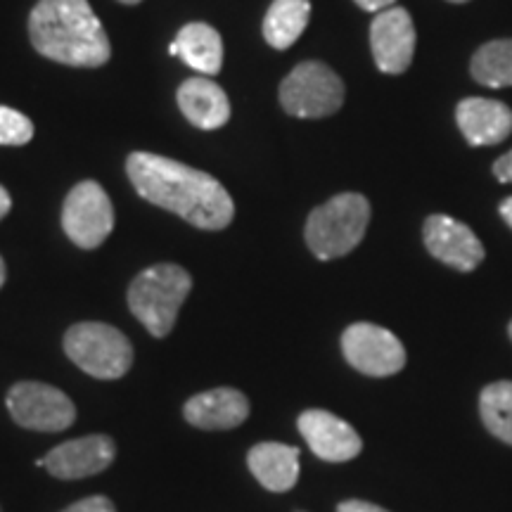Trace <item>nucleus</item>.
<instances>
[{
	"instance_id": "0eeeda50",
	"label": "nucleus",
	"mask_w": 512,
	"mask_h": 512,
	"mask_svg": "<svg viewBox=\"0 0 512 512\" xmlns=\"http://www.w3.org/2000/svg\"><path fill=\"white\" fill-rule=\"evenodd\" d=\"M62 228L76 247H100L114 228V209L107 192L95 181L74 185L64 200Z\"/></svg>"
},
{
	"instance_id": "393cba45",
	"label": "nucleus",
	"mask_w": 512,
	"mask_h": 512,
	"mask_svg": "<svg viewBox=\"0 0 512 512\" xmlns=\"http://www.w3.org/2000/svg\"><path fill=\"white\" fill-rule=\"evenodd\" d=\"M337 512H387L380 505L375 503H366V501H344L339 503Z\"/></svg>"
},
{
	"instance_id": "9d476101",
	"label": "nucleus",
	"mask_w": 512,
	"mask_h": 512,
	"mask_svg": "<svg viewBox=\"0 0 512 512\" xmlns=\"http://www.w3.org/2000/svg\"><path fill=\"white\" fill-rule=\"evenodd\" d=\"M370 48L377 69L384 74H403L415 55V27L408 10L389 8L377 12L370 24Z\"/></svg>"
},
{
	"instance_id": "473e14b6",
	"label": "nucleus",
	"mask_w": 512,
	"mask_h": 512,
	"mask_svg": "<svg viewBox=\"0 0 512 512\" xmlns=\"http://www.w3.org/2000/svg\"><path fill=\"white\" fill-rule=\"evenodd\" d=\"M508 332H510V339H512V320H510V328H508Z\"/></svg>"
},
{
	"instance_id": "f8f14e48",
	"label": "nucleus",
	"mask_w": 512,
	"mask_h": 512,
	"mask_svg": "<svg viewBox=\"0 0 512 512\" xmlns=\"http://www.w3.org/2000/svg\"><path fill=\"white\" fill-rule=\"evenodd\" d=\"M117 446L107 434L64 441L46 453V470L57 479H83L105 472L114 463Z\"/></svg>"
},
{
	"instance_id": "7ed1b4c3",
	"label": "nucleus",
	"mask_w": 512,
	"mask_h": 512,
	"mask_svg": "<svg viewBox=\"0 0 512 512\" xmlns=\"http://www.w3.org/2000/svg\"><path fill=\"white\" fill-rule=\"evenodd\" d=\"M192 290V278L176 264L145 268L128 287V306L133 316L150 330V335L166 337L174 330L178 311Z\"/></svg>"
},
{
	"instance_id": "c756f323",
	"label": "nucleus",
	"mask_w": 512,
	"mask_h": 512,
	"mask_svg": "<svg viewBox=\"0 0 512 512\" xmlns=\"http://www.w3.org/2000/svg\"><path fill=\"white\" fill-rule=\"evenodd\" d=\"M169 53H171V55H178V43H176V41L169 46Z\"/></svg>"
},
{
	"instance_id": "4468645a",
	"label": "nucleus",
	"mask_w": 512,
	"mask_h": 512,
	"mask_svg": "<svg viewBox=\"0 0 512 512\" xmlns=\"http://www.w3.org/2000/svg\"><path fill=\"white\" fill-rule=\"evenodd\" d=\"M456 119L465 140L475 147L498 145L512 133V110L489 98H467L458 102Z\"/></svg>"
},
{
	"instance_id": "aec40b11",
	"label": "nucleus",
	"mask_w": 512,
	"mask_h": 512,
	"mask_svg": "<svg viewBox=\"0 0 512 512\" xmlns=\"http://www.w3.org/2000/svg\"><path fill=\"white\" fill-rule=\"evenodd\" d=\"M470 72L482 86H512V38L484 43L475 53V57H472Z\"/></svg>"
},
{
	"instance_id": "f257e3e1",
	"label": "nucleus",
	"mask_w": 512,
	"mask_h": 512,
	"mask_svg": "<svg viewBox=\"0 0 512 512\" xmlns=\"http://www.w3.org/2000/svg\"><path fill=\"white\" fill-rule=\"evenodd\" d=\"M126 171L143 200L174 211L190 226L223 230L233 221V197L214 176L200 169L152 152H133L126 162Z\"/></svg>"
},
{
	"instance_id": "cd10ccee",
	"label": "nucleus",
	"mask_w": 512,
	"mask_h": 512,
	"mask_svg": "<svg viewBox=\"0 0 512 512\" xmlns=\"http://www.w3.org/2000/svg\"><path fill=\"white\" fill-rule=\"evenodd\" d=\"M498 211H501L503 221L508 223V226L512 228V197H508V200H503L501 207H498Z\"/></svg>"
},
{
	"instance_id": "c85d7f7f",
	"label": "nucleus",
	"mask_w": 512,
	"mask_h": 512,
	"mask_svg": "<svg viewBox=\"0 0 512 512\" xmlns=\"http://www.w3.org/2000/svg\"><path fill=\"white\" fill-rule=\"evenodd\" d=\"M5 283V264H3V256H0V287Z\"/></svg>"
},
{
	"instance_id": "ddd939ff",
	"label": "nucleus",
	"mask_w": 512,
	"mask_h": 512,
	"mask_svg": "<svg viewBox=\"0 0 512 512\" xmlns=\"http://www.w3.org/2000/svg\"><path fill=\"white\" fill-rule=\"evenodd\" d=\"M299 432L320 460L347 463L361 453L363 441L349 422L328 411H304L299 415Z\"/></svg>"
},
{
	"instance_id": "1a4fd4ad",
	"label": "nucleus",
	"mask_w": 512,
	"mask_h": 512,
	"mask_svg": "<svg viewBox=\"0 0 512 512\" xmlns=\"http://www.w3.org/2000/svg\"><path fill=\"white\" fill-rule=\"evenodd\" d=\"M342 351L351 368L370 377L396 375L406 366L401 339L375 323L349 325L342 335Z\"/></svg>"
},
{
	"instance_id": "6e6552de",
	"label": "nucleus",
	"mask_w": 512,
	"mask_h": 512,
	"mask_svg": "<svg viewBox=\"0 0 512 512\" xmlns=\"http://www.w3.org/2000/svg\"><path fill=\"white\" fill-rule=\"evenodd\" d=\"M8 411L19 427L34 432H62L76 420L72 399L43 382H17L8 392Z\"/></svg>"
},
{
	"instance_id": "72a5a7b5",
	"label": "nucleus",
	"mask_w": 512,
	"mask_h": 512,
	"mask_svg": "<svg viewBox=\"0 0 512 512\" xmlns=\"http://www.w3.org/2000/svg\"><path fill=\"white\" fill-rule=\"evenodd\" d=\"M0 512H3V510H0Z\"/></svg>"
},
{
	"instance_id": "dca6fc26",
	"label": "nucleus",
	"mask_w": 512,
	"mask_h": 512,
	"mask_svg": "<svg viewBox=\"0 0 512 512\" xmlns=\"http://www.w3.org/2000/svg\"><path fill=\"white\" fill-rule=\"evenodd\" d=\"M178 107L192 126L202 131H216L230 119V102L221 86L204 76H192L178 88Z\"/></svg>"
},
{
	"instance_id": "f03ea898",
	"label": "nucleus",
	"mask_w": 512,
	"mask_h": 512,
	"mask_svg": "<svg viewBox=\"0 0 512 512\" xmlns=\"http://www.w3.org/2000/svg\"><path fill=\"white\" fill-rule=\"evenodd\" d=\"M29 34L38 53L69 67H102L112 55L110 38L88 0H38Z\"/></svg>"
},
{
	"instance_id": "6ab92c4d",
	"label": "nucleus",
	"mask_w": 512,
	"mask_h": 512,
	"mask_svg": "<svg viewBox=\"0 0 512 512\" xmlns=\"http://www.w3.org/2000/svg\"><path fill=\"white\" fill-rule=\"evenodd\" d=\"M311 17L309 0H273L264 19V38L275 50H287L304 34Z\"/></svg>"
},
{
	"instance_id": "412c9836",
	"label": "nucleus",
	"mask_w": 512,
	"mask_h": 512,
	"mask_svg": "<svg viewBox=\"0 0 512 512\" xmlns=\"http://www.w3.org/2000/svg\"><path fill=\"white\" fill-rule=\"evenodd\" d=\"M479 415L494 437L512 446V382L501 380L484 387L479 396Z\"/></svg>"
},
{
	"instance_id": "9b49d317",
	"label": "nucleus",
	"mask_w": 512,
	"mask_h": 512,
	"mask_svg": "<svg viewBox=\"0 0 512 512\" xmlns=\"http://www.w3.org/2000/svg\"><path fill=\"white\" fill-rule=\"evenodd\" d=\"M422 238H425V247L434 259L441 264L456 268V271H475V268L484 261V245L467 228L451 216L434 214L425 221L422 228Z\"/></svg>"
},
{
	"instance_id": "bb28decb",
	"label": "nucleus",
	"mask_w": 512,
	"mask_h": 512,
	"mask_svg": "<svg viewBox=\"0 0 512 512\" xmlns=\"http://www.w3.org/2000/svg\"><path fill=\"white\" fill-rule=\"evenodd\" d=\"M10 209H12V200H10L8 190H5L3 185H0V219H3V216L8 214Z\"/></svg>"
},
{
	"instance_id": "423d86ee",
	"label": "nucleus",
	"mask_w": 512,
	"mask_h": 512,
	"mask_svg": "<svg viewBox=\"0 0 512 512\" xmlns=\"http://www.w3.org/2000/svg\"><path fill=\"white\" fill-rule=\"evenodd\" d=\"M344 102V83L323 62H302L280 86V105L299 119H323Z\"/></svg>"
},
{
	"instance_id": "a878e982",
	"label": "nucleus",
	"mask_w": 512,
	"mask_h": 512,
	"mask_svg": "<svg viewBox=\"0 0 512 512\" xmlns=\"http://www.w3.org/2000/svg\"><path fill=\"white\" fill-rule=\"evenodd\" d=\"M354 3L358 5V8H363L366 12H384L389 8H394L396 0H354Z\"/></svg>"
},
{
	"instance_id": "2f4dec72",
	"label": "nucleus",
	"mask_w": 512,
	"mask_h": 512,
	"mask_svg": "<svg viewBox=\"0 0 512 512\" xmlns=\"http://www.w3.org/2000/svg\"><path fill=\"white\" fill-rule=\"evenodd\" d=\"M451 3H467V0H451Z\"/></svg>"
},
{
	"instance_id": "a211bd4d",
	"label": "nucleus",
	"mask_w": 512,
	"mask_h": 512,
	"mask_svg": "<svg viewBox=\"0 0 512 512\" xmlns=\"http://www.w3.org/2000/svg\"><path fill=\"white\" fill-rule=\"evenodd\" d=\"M178 55L188 67L200 74H219L223 67V41L214 27L192 22L178 31Z\"/></svg>"
},
{
	"instance_id": "7c9ffc66",
	"label": "nucleus",
	"mask_w": 512,
	"mask_h": 512,
	"mask_svg": "<svg viewBox=\"0 0 512 512\" xmlns=\"http://www.w3.org/2000/svg\"><path fill=\"white\" fill-rule=\"evenodd\" d=\"M119 3H126V5H136L140 0H119Z\"/></svg>"
},
{
	"instance_id": "20e7f679",
	"label": "nucleus",
	"mask_w": 512,
	"mask_h": 512,
	"mask_svg": "<svg viewBox=\"0 0 512 512\" xmlns=\"http://www.w3.org/2000/svg\"><path fill=\"white\" fill-rule=\"evenodd\" d=\"M370 223V202L358 192H342L311 211L306 245L320 261L339 259L361 245Z\"/></svg>"
},
{
	"instance_id": "b1692460",
	"label": "nucleus",
	"mask_w": 512,
	"mask_h": 512,
	"mask_svg": "<svg viewBox=\"0 0 512 512\" xmlns=\"http://www.w3.org/2000/svg\"><path fill=\"white\" fill-rule=\"evenodd\" d=\"M494 176L501 183H512V150L508 152V155L496 159V162H494Z\"/></svg>"
},
{
	"instance_id": "4be33fe9",
	"label": "nucleus",
	"mask_w": 512,
	"mask_h": 512,
	"mask_svg": "<svg viewBox=\"0 0 512 512\" xmlns=\"http://www.w3.org/2000/svg\"><path fill=\"white\" fill-rule=\"evenodd\" d=\"M34 138V124L22 112L0 105V145H27Z\"/></svg>"
},
{
	"instance_id": "f3484780",
	"label": "nucleus",
	"mask_w": 512,
	"mask_h": 512,
	"mask_svg": "<svg viewBox=\"0 0 512 512\" xmlns=\"http://www.w3.org/2000/svg\"><path fill=\"white\" fill-rule=\"evenodd\" d=\"M247 465L264 489L285 494L299 479V448L278 444V441H264L249 451Z\"/></svg>"
},
{
	"instance_id": "39448f33",
	"label": "nucleus",
	"mask_w": 512,
	"mask_h": 512,
	"mask_svg": "<svg viewBox=\"0 0 512 512\" xmlns=\"http://www.w3.org/2000/svg\"><path fill=\"white\" fill-rule=\"evenodd\" d=\"M64 351L83 373L98 380H119L133 363L131 342L107 323H76L64 335Z\"/></svg>"
},
{
	"instance_id": "2eb2a0df",
	"label": "nucleus",
	"mask_w": 512,
	"mask_h": 512,
	"mask_svg": "<svg viewBox=\"0 0 512 512\" xmlns=\"http://www.w3.org/2000/svg\"><path fill=\"white\" fill-rule=\"evenodd\" d=\"M185 420L200 430H233L240 427L249 415L247 396L238 389L219 387L197 394L185 403Z\"/></svg>"
},
{
	"instance_id": "5701e85b",
	"label": "nucleus",
	"mask_w": 512,
	"mask_h": 512,
	"mask_svg": "<svg viewBox=\"0 0 512 512\" xmlns=\"http://www.w3.org/2000/svg\"><path fill=\"white\" fill-rule=\"evenodd\" d=\"M62 512H117V510H114V503L107 496H91V498H83L79 503L69 505V508Z\"/></svg>"
}]
</instances>
